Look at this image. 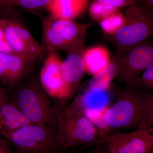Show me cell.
<instances>
[{"label": "cell", "instance_id": "obj_1", "mask_svg": "<svg viewBox=\"0 0 153 153\" xmlns=\"http://www.w3.org/2000/svg\"><path fill=\"white\" fill-rule=\"evenodd\" d=\"M103 113L110 129L148 128L153 123V94L150 91L127 88Z\"/></svg>", "mask_w": 153, "mask_h": 153}, {"label": "cell", "instance_id": "obj_2", "mask_svg": "<svg viewBox=\"0 0 153 153\" xmlns=\"http://www.w3.org/2000/svg\"><path fill=\"white\" fill-rule=\"evenodd\" d=\"M49 98L41 83L30 80L17 87L13 102L32 123L56 127L60 108Z\"/></svg>", "mask_w": 153, "mask_h": 153}, {"label": "cell", "instance_id": "obj_3", "mask_svg": "<svg viewBox=\"0 0 153 153\" xmlns=\"http://www.w3.org/2000/svg\"><path fill=\"white\" fill-rule=\"evenodd\" d=\"M14 153H62L66 150L57 128L31 124L1 136Z\"/></svg>", "mask_w": 153, "mask_h": 153}, {"label": "cell", "instance_id": "obj_4", "mask_svg": "<svg viewBox=\"0 0 153 153\" xmlns=\"http://www.w3.org/2000/svg\"><path fill=\"white\" fill-rule=\"evenodd\" d=\"M56 128L66 150L96 146L99 139L98 130L89 118L82 111L69 105L59 109Z\"/></svg>", "mask_w": 153, "mask_h": 153}, {"label": "cell", "instance_id": "obj_5", "mask_svg": "<svg viewBox=\"0 0 153 153\" xmlns=\"http://www.w3.org/2000/svg\"><path fill=\"white\" fill-rule=\"evenodd\" d=\"M124 15L123 25L114 35L118 56L145 42L153 33L152 13L134 4L129 7Z\"/></svg>", "mask_w": 153, "mask_h": 153}, {"label": "cell", "instance_id": "obj_6", "mask_svg": "<svg viewBox=\"0 0 153 153\" xmlns=\"http://www.w3.org/2000/svg\"><path fill=\"white\" fill-rule=\"evenodd\" d=\"M95 146L104 153H153V128H139L100 139Z\"/></svg>", "mask_w": 153, "mask_h": 153}, {"label": "cell", "instance_id": "obj_7", "mask_svg": "<svg viewBox=\"0 0 153 153\" xmlns=\"http://www.w3.org/2000/svg\"><path fill=\"white\" fill-rule=\"evenodd\" d=\"M118 57V69L115 78L126 85L153 64V45L145 41Z\"/></svg>", "mask_w": 153, "mask_h": 153}, {"label": "cell", "instance_id": "obj_8", "mask_svg": "<svg viewBox=\"0 0 153 153\" xmlns=\"http://www.w3.org/2000/svg\"><path fill=\"white\" fill-rule=\"evenodd\" d=\"M62 62L56 52L49 53L41 68L40 80L49 97L63 101L68 100V95L61 74Z\"/></svg>", "mask_w": 153, "mask_h": 153}, {"label": "cell", "instance_id": "obj_9", "mask_svg": "<svg viewBox=\"0 0 153 153\" xmlns=\"http://www.w3.org/2000/svg\"><path fill=\"white\" fill-rule=\"evenodd\" d=\"M77 50L69 52L61 64V74L68 92V100L75 95L85 73L82 55Z\"/></svg>", "mask_w": 153, "mask_h": 153}, {"label": "cell", "instance_id": "obj_10", "mask_svg": "<svg viewBox=\"0 0 153 153\" xmlns=\"http://www.w3.org/2000/svg\"><path fill=\"white\" fill-rule=\"evenodd\" d=\"M0 27L6 39L16 54L35 61L40 57L25 43L19 34L14 18L0 17Z\"/></svg>", "mask_w": 153, "mask_h": 153}, {"label": "cell", "instance_id": "obj_11", "mask_svg": "<svg viewBox=\"0 0 153 153\" xmlns=\"http://www.w3.org/2000/svg\"><path fill=\"white\" fill-rule=\"evenodd\" d=\"M52 25L67 44L68 52L78 49L85 34L86 26L73 20L53 18Z\"/></svg>", "mask_w": 153, "mask_h": 153}, {"label": "cell", "instance_id": "obj_12", "mask_svg": "<svg viewBox=\"0 0 153 153\" xmlns=\"http://www.w3.org/2000/svg\"><path fill=\"white\" fill-rule=\"evenodd\" d=\"M34 61L15 53L7 54L6 76L3 83L10 87L18 85L30 71Z\"/></svg>", "mask_w": 153, "mask_h": 153}, {"label": "cell", "instance_id": "obj_13", "mask_svg": "<svg viewBox=\"0 0 153 153\" xmlns=\"http://www.w3.org/2000/svg\"><path fill=\"white\" fill-rule=\"evenodd\" d=\"M88 0H51L46 7L55 19L73 20L85 10Z\"/></svg>", "mask_w": 153, "mask_h": 153}, {"label": "cell", "instance_id": "obj_14", "mask_svg": "<svg viewBox=\"0 0 153 153\" xmlns=\"http://www.w3.org/2000/svg\"><path fill=\"white\" fill-rule=\"evenodd\" d=\"M31 124L13 102L8 101L0 106V136Z\"/></svg>", "mask_w": 153, "mask_h": 153}, {"label": "cell", "instance_id": "obj_15", "mask_svg": "<svg viewBox=\"0 0 153 153\" xmlns=\"http://www.w3.org/2000/svg\"><path fill=\"white\" fill-rule=\"evenodd\" d=\"M42 44L44 51L48 53L56 52L60 50H66L68 47L65 41L52 25L51 16L43 17L42 19Z\"/></svg>", "mask_w": 153, "mask_h": 153}, {"label": "cell", "instance_id": "obj_16", "mask_svg": "<svg viewBox=\"0 0 153 153\" xmlns=\"http://www.w3.org/2000/svg\"><path fill=\"white\" fill-rule=\"evenodd\" d=\"M85 73L94 76L101 71L110 60L109 52L104 47H97L85 50L82 54Z\"/></svg>", "mask_w": 153, "mask_h": 153}, {"label": "cell", "instance_id": "obj_17", "mask_svg": "<svg viewBox=\"0 0 153 153\" xmlns=\"http://www.w3.org/2000/svg\"><path fill=\"white\" fill-rule=\"evenodd\" d=\"M119 57L116 55L110 59L101 71L93 76L89 83L90 89L105 91L110 87L111 82L115 78L118 69Z\"/></svg>", "mask_w": 153, "mask_h": 153}, {"label": "cell", "instance_id": "obj_18", "mask_svg": "<svg viewBox=\"0 0 153 153\" xmlns=\"http://www.w3.org/2000/svg\"><path fill=\"white\" fill-rule=\"evenodd\" d=\"M91 17L94 21H100L119 12V9L95 1L89 7Z\"/></svg>", "mask_w": 153, "mask_h": 153}, {"label": "cell", "instance_id": "obj_19", "mask_svg": "<svg viewBox=\"0 0 153 153\" xmlns=\"http://www.w3.org/2000/svg\"><path fill=\"white\" fill-rule=\"evenodd\" d=\"M126 86L127 88L153 90V64L147 68L136 79Z\"/></svg>", "mask_w": 153, "mask_h": 153}, {"label": "cell", "instance_id": "obj_20", "mask_svg": "<svg viewBox=\"0 0 153 153\" xmlns=\"http://www.w3.org/2000/svg\"><path fill=\"white\" fill-rule=\"evenodd\" d=\"M124 22V15L117 13L100 22V27L105 33L114 35Z\"/></svg>", "mask_w": 153, "mask_h": 153}, {"label": "cell", "instance_id": "obj_21", "mask_svg": "<svg viewBox=\"0 0 153 153\" xmlns=\"http://www.w3.org/2000/svg\"><path fill=\"white\" fill-rule=\"evenodd\" d=\"M51 0H3L0 7L19 6L27 10H36L46 7Z\"/></svg>", "mask_w": 153, "mask_h": 153}, {"label": "cell", "instance_id": "obj_22", "mask_svg": "<svg viewBox=\"0 0 153 153\" xmlns=\"http://www.w3.org/2000/svg\"><path fill=\"white\" fill-rule=\"evenodd\" d=\"M99 2L109 5L119 9L135 4L137 0H95Z\"/></svg>", "mask_w": 153, "mask_h": 153}, {"label": "cell", "instance_id": "obj_23", "mask_svg": "<svg viewBox=\"0 0 153 153\" xmlns=\"http://www.w3.org/2000/svg\"><path fill=\"white\" fill-rule=\"evenodd\" d=\"M0 153H14L10 144L4 137H0Z\"/></svg>", "mask_w": 153, "mask_h": 153}, {"label": "cell", "instance_id": "obj_24", "mask_svg": "<svg viewBox=\"0 0 153 153\" xmlns=\"http://www.w3.org/2000/svg\"><path fill=\"white\" fill-rule=\"evenodd\" d=\"M139 4V7L149 13H152L153 10V0H137Z\"/></svg>", "mask_w": 153, "mask_h": 153}, {"label": "cell", "instance_id": "obj_25", "mask_svg": "<svg viewBox=\"0 0 153 153\" xmlns=\"http://www.w3.org/2000/svg\"><path fill=\"white\" fill-rule=\"evenodd\" d=\"M8 94L4 88L0 87V106L8 101Z\"/></svg>", "mask_w": 153, "mask_h": 153}, {"label": "cell", "instance_id": "obj_26", "mask_svg": "<svg viewBox=\"0 0 153 153\" xmlns=\"http://www.w3.org/2000/svg\"><path fill=\"white\" fill-rule=\"evenodd\" d=\"M100 148L99 147L96 146V147L94 149L89 151V152L87 153H99L100 152Z\"/></svg>", "mask_w": 153, "mask_h": 153}, {"label": "cell", "instance_id": "obj_27", "mask_svg": "<svg viewBox=\"0 0 153 153\" xmlns=\"http://www.w3.org/2000/svg\"><path fill=\"white\" fill-rule=\"evenodd\" d=\"M100 153H104V152H103V151H102V150L101 149H100Z\"/></svg>", "mask_w": 153, "mask_h": 153}, {"label": "cell", "instance_id": "obj_28", "mask_svg": "<svg viewBox=\"0 0 153 153\" xmlns=\"http://www.w3.org/2000/svg\"><path fill=\"white\" fill-rule=\"evenodd\" d=\"M3 0H0V2H1V1H2Z\"/></svg>", "mask_w": 153, "mask_h": 153}, {"label": "cell", "instance_id": "obj_29", "mask_svg": "<svg viewBox=\"0 0 153 153\" xmlns=\"http://www.w3.org/2000/svg\"></svg>", "mask_w": 153, "mask_h": 153}]
</instances>
